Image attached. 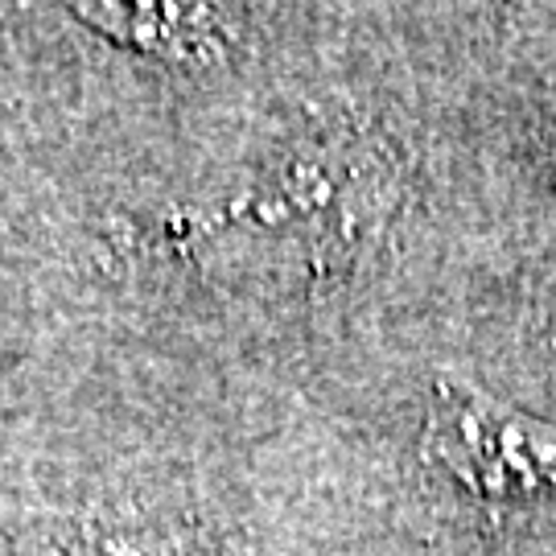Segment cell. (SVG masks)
Wrapping results in <instances>:
<instances>
[{
  "label": "cell",
  "mask_w": 556,
  "mask_h": 556,
  "mask_svg": "<svg viewBox=\"0 0 556 556\" xmlns=\"http://www.w3.org/2000/svg\"><path fill=\"white\" fill-rule=\"evenodd\" d=\"M433 454L478 495H556V429L466 392H445L429 429Z\"/></svg>",
  "instance_id": "obj_1"
},
{
  "label": "cell",
  "mask_w": 556,
  "mask_h": 556,
  "mask_svg": "<svg viewBox=\"0 0 556 556\" xmlns=\"http://www.w3.org/2000/svg\"><path fill=\"white\" fill-rule=\"evenodd\" d=\"M79 13L108 34L169 59L202 62L211 50H219L206 13L186 4H79Z\"/></svg>",
  "instance_id": "obj_2"
}]
</instances>
